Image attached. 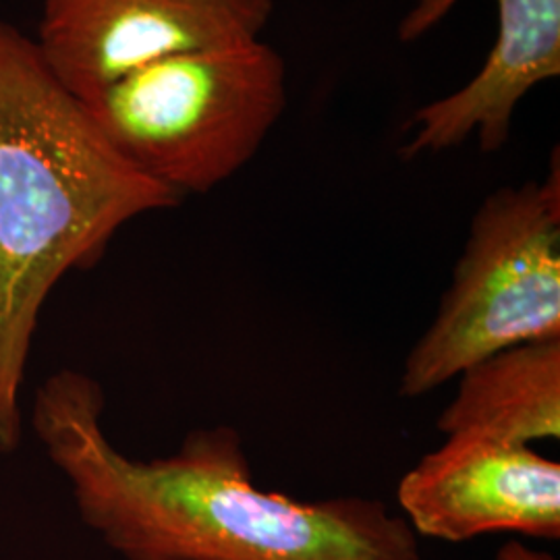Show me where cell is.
<instances>
[{
  "label": "cell",
  "instance_id": "obj_8",
  "mask_svg": "<svg viewBox=\"0 0 560 560\" xmlns=\"http://www.w3.org/2000/svg\"><path fill=\"white\" fill-rule=\"evenodd\" d=\"M444 436L469 432L532 446L560 439V339L523 342L474 363L439 418Z\"/></svg>",
  "mask_w": 560,
  "mask_h": 560
},
{
  "label": "cell",
  "instance_id": "obj_5",
  "mask_svg": "<svg viewBox=\"0 0 560 560\" xmlns=\"http://www.w3.org/2000/svg\"><path fill=\"white\" fill-rule=\"evenodd\" d=\"M275 0H44L38 46L85 98L154 60L260 40Z\"/></svg>",
  "mask_w": 560,
  "mask_h": 560
},
{
  "label": "cell",
  "instance_id": "obj_4",
  "mask_svg": "<svg viewBox=\"0 0 560 560\" xmlns=\"http://www.w3.org/2000/svg\"><path fill=\"white\" fill-rule=\"evenodd\" d=\"M560 339V161L541 180L506 185L476 210L441 305L400 372L423 397L502 349Z\"/></svg>",
  "mask_w": 560,
  "mask_h": 560
},
{
  "label": "cell",
  "instance_id": "obj_2",
  "mask_svg": "<svg viewBox=\"0 0 560 560\" xmlns=\"http://www.w3.org/2000/svg\"><path fill=\"white\" fill-rule=\"evenodd\" d=\"M179 194L104 140L38 42L0 20V453L21 441V388L42 307L141 214Z\"/></svg>",
  "mask_w": 560,
  "mask_h": 560
},
{
  "label": "cell",
  "instance_id": "obj_1",
  "mask_svg": "<svg viewBox=\"0 0 560 560\" xmlns=\"http://www.w3.org/2000/svg\"><path fill=\"white\" fill-rule=\"evenodd\" d=\"M102 413L101 384L60 370L42 384L32 423L81 521L125 560H421L420 538L378 499L260 488L231 425L140 460L108 441Z\"/></svg>",
  "mask_w": 560,
  "mask_h": 560
},
{
  "label": "cell",
  "instance_id": "obj_7",
  "mask_svg": "<svg viewBox=\"0 0 560 560\" xmlns=\"http://www.w3.org/2000/svg\"><path fill=\"white\" fill-rule=\"evenodd\" d=\"M457 2L418 0L400 23V40L428 34ZM497 7L499 36L478 75L413 115L411 140L400 150L405 159L439 154L471 136L483 152L501 150L520 102L536 85L559 78L560 0H497Z\"/></svg>",
  "mask_w": 560,
  "mask_h": 560
},
{
  "label": "cell",
  "instance_id": "obj_6",
  "mask_svg": "<svg viewBox=\"0 0 560 560\" xmlns=\"http://www.w3.org/2000/svg\"><path fill=\"white\" fill-rule=\"evenodd\" d=\"M418 538L469 541L490 534L560 538V463L532 446L459 432L444 436L397 486Z\"/></svg>",
  "mask_w": 560,
  "mask_h": 560
},
{
  "label": "cell",
  "instance_id": "obj_9",
  "mask_svg": "<svg viewBox=\"0 0 560 560\" xmlns=\"http://www.w3.org/2000/svg\"><path fill=\"white\" fill-rule=\"evenodd\" d=\"M497 560H557L550 552L527 546L525 541L509 540L497 552Z\"/></svg>",
  "mask_w": 560,
  "mask_h": 560
},
{
  "label": "cell",
  "instance_id": "obj_3",
  "mask_svg": "<svg viewBox=\"0 0 560 560\" xmlns=\"http://www.w3.org/2000/svg\"><path fill=\"white\" fill-rule=\"evenodd\" d=\"M141 175L208 194L252 161L287 106V65L266 42L154 60L80 98Z\"/></svg>",
  "mask_w": 560,
  "mask_h": 560
}]
</instances>
